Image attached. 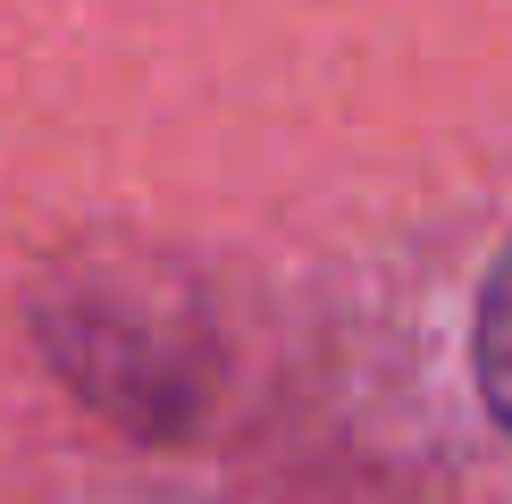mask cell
Masks as SVG:
<instances>
[{"mask_svg":"<svg viewBox=\"0 0 512 504\" xmlns=\"http://www.w3.org/2000/svg\"><path fill=\"white\" fill-rule=\"evenodd\" d=\"M471 370H479V395H487V412H496L504 429H512V244L496 252V269H487V286H479Z\"/></svg>","mask_w":512,"mask_h":504,"instance_id":"6da1fadb","label":"cell"}]
</instances>
